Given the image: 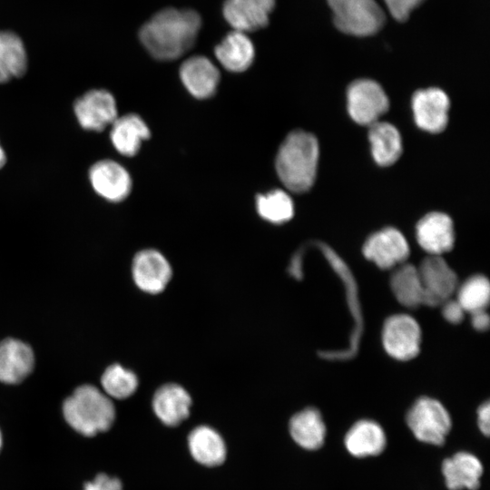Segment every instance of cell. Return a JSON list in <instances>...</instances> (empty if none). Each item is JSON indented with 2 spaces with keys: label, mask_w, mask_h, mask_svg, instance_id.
Masks as SVG:
<instances>
[{
  "label": "cell",
  "mask_w": 490,
  "mask_h": 490,
  "mask_svg": "<svg viewBox=\"0 0 490 490\" xmlns=\"http://www.w3.org/2000/svg\"><path fill=\"white\" fill-rule=\"evenodd\" d=\"M371 152L380 166L395 163L402 153V139L397 129L385 122H377L369 126Z\"/></svg>",
  "instance_id": "obj_25"
},
{
  "label": "cell",
  "mask_w": 490,
  "mask_h": 490,
  "mask_svg": "<svg viewBox=\"0 0 490 490\" xmlns=\"http://www.w3.org/2000/svg\"><path fill=\"white\" fill-rule=\"evenodd\" d=\"M27 69V55L22 40L12 32H0V83L18 78Z\"/></svg>",
  "instance_id": "obj_28"
},
{
  "label": "cell",
  "mask_w": 490,
  "mask_h": 490,
  "mask_svg": "<svg viewBox=\"0 0 490 490\" xmlns=\"http://www.w3.org/2000/svg\"><path fill=\"white\" fill-rule=\"evenodd\" d=\"M362 251L379 269L389 270L404 263L410 253L405 236L395 228H385L371 234Z\"/></svg>",
  "instance_id": "obj_10"
},
{
  "label": "cell",
  "mask_w": 490,
  "mask_h": 490,
  "mask_svg": "<svg viewBox=\"0 0 490 490\" xmlns=\"http://www.w3.org/2000/svg\"><path fill=\"white\" fill-rule=\"evenodd\" d=\"M201 24V16L194 10L165 8L142 25L140 40L153 58L175 60L192 47Z\"/></svg>",
  "instance_id": "obj_1"
},
{
  "label": "cell",
  "mask_w": 490,
  "mask_h": 490,
  "mask_svg": "<svg viewBox=\"0 0 490 490\" xmlns=\"http://www.w3.org/2000/svg\"><path fill=\"white\" fill-rule=\"evenodd\" d=\"M101 384L107 396L116 399H124L135 392L138 378L132 371L119 364H113L103 372Z\"/></svg>",
  "instance_id": "obj_31"
},
{
  "label": "cell",
  "mask_w": 490,
  "mask_h": 490,
  "mask_svg": "<svg viewBox=\"0 0 490 490\" xmlns=\"http://www.w3.org/2000/svg\"><path fill=\"white\" fill-rule=\"evenodd\" d=\"M466 311L456 299H449L442 304V314L446 320L452 324L460 323Z\"/></svg>",
  "instance_id": "obj_34"
},
{
  "label": "cell",
  "mask_w": 490,
  "mask_h": 490,
  "mask_svg": "<svg viewBox=\"0 0 490 490\" xmlns=\"http://www.w3.org/2000/svg\"><path fill=\"white\" fill-rule=\"evenodd\" d=\"M348 111L358 124L370 126L389 107L388 98L383 88L370 79H358L350 83L347 92Z\"/></svg>",
  "instance_id": "obj_6"
},
{
  "label": "cell",
  "mask_w": 490,
  "mask_h": 490,
  "mask_svg": "<svg viewBox=\"0 0 490 490\" xmlns=\"http://www.w3.org/2000/svg\"><path fill=\"white\" fill-rule=\"evenodd\" d=\"M132 272L136 286L150 294L162 292L172 278L170 263L152 249L141 250L134 256Z\"/></svg>",
  "instance_id": "obj_13"
},
{
  "label": "cell",
  "mask_w": 490,
  "mask_h": 490,
  "mask_svg": "<svg viewBox=\"0 0 490 490\" xmlns=\"http://www.w3.org/2000/svg\"><path fill=\"white\" fill-rule=\"evenodd\" d=\"M390 288L397 300L409 309L423 305V288L417 267L402 263L390 277Z\"/></svg>",
  "instance_id": "obj_27"
},
{
  "label": "cell",
  "mask_w": 490,
  "mask_h": 490,
  "mask_svg": "<svg viewBox=\"0 0 490 490\" xmlns=\"http://www.w3.org/2000/svg\"><path fill=\"white\" fill-rule=\"evenodd\" d=\"M256 209L263 220L275 224L289 221L294 214L291 197L279 189L259 194L256 198Z\"/></svg>",
  "instance_id": "obj_29"
},
{
  "label": "cell",
  "mask_w": 490,
  "mask_h": 490,
  "mask_svg": "<svg viewBox=\"0 0 490 490\" xmlns=\"http://www.w3.org/2000/svg\"><path fill=\"white\" fill-rule=\"evenodd\" d=\"M289 432L298 445L315 450L324 443L326 427L318 410L309 407L291 417Z\"/></svg>",
  "instance_id": "obj_26"
},
{
  "label": "cell",
  "mask_w": 490,
  "mask_h": 490,
  "mask_svg": "<svg viewBox=\"0 0 490 490\" xmlns=\"http://www.w3.org/2000/svg\"><path fill=\"white\" fill-rule=\"evenodd\" d=\"M75 117L82 128L101 132L118 117L113 95L104 89L90 90L80 96L74 104Z\"/></svg>",
  "instance_id": "obj_9"
},
{
  "label": "cell",
  "mask_w": 490,
  "mask_h": 490,
  "mask_svg": "<svg viewBox=\"0 0 490 490\" xmlns=\"http://www.w3.org/2000/svg\"><path fill=\"white\" fill-rule=\"evenodd\" d=\"M89 180L94 191L112 202L125 200L132 190L128 171L119 162L109 159L98 161L91 166Z\"/></svg>",
  "instance_id": "obj_11"
},
{
  "label": "cell",
  "mask_w": 490,
  "mask_h": 490,
  "mask_svg": "<svg viewBox=\"0 0 490 490\" xmlns=\"http://www.w3.org/2000/svg\"><path fill=\"white\" fill-rule=\"evenodd\" d=\"M471 323L476 330H487L489 328V316L485 309L471 313Z\"/></svg>",
  "instance_id": "obj_36"
},
{
  "label": "cell",
  "mask_w": 490,
  "mask_h": 490,
  "mask_svg": "<svg viewBox=\"0 0 490 490\" xmlns=\"http://www.w3.org/2000/svg\"><path fill=\"white\" fill-rule=\"evenodd\" d=\"M34 355L31 347L16 338L0 341V381L18 384L33 371Z\"/></svg>",
  "instance_id": "obj_17"
},
{
  "label": "cell",
  "mask_w": 490,
  "mask_h": 490,
  "mask_svg": "<svg viewBox=\"0 0 490 490\" xmlns=\"http://www.w3.org/2000/svg\"><path fill=\"white\" fill-rule=\"evenodd\" d=\"M1 446H2V435H1V432H0V449H1Z\"/></svg>",
  "instance_id": "obj_38"
},
{
  "label": "cell",
  "mask_w": 490,
  "mask_h": 490,
  "mask_svg": "<svg viewBox=\"0 0 490 490\" xmlns=\"http://www.w3.org/2000/svg\"><path fill=\"white\" fill-rule=\"evenodd\" d=\"M334 25L340 32L358 37L378 33L386 15L376 0H327Z\"/></svg>",
  "instance_id": "obj_4"
},
{
  "label": "cell",
  "mask_w": 490,
  "mask_h": 490,
  "mask_svg": "<svg viewBox=\"0 0 490 490\" xmlns=\"http://www.w3.org/2000/svg\"><path fill=\"white\" fill-rule=\"evenodd\" d=\"M191 399L189 393L177 384L159 387L152 398V408L157 417L170 426H178L190 413Z\"/></svg>",
  "instance_id": "obj_19"
},
{
  "label": "cell",
  "mask_w": 490,
  "mask_h": 490,
  "mask_svg": "<svg viewBox=\"0 0 490 490\" xmlns=\"http://www.w3.org/2000/svg\"><path fill=\"white\" fill-rule=\"evenodd\" d=\"M318 156V142L313 134L301 130L289 132L276 155L279 179L290 191H309L317 176Z\"/></svg>",
  "instance_id": "obj_2"
},
{
  "label": "cell",
  "mask_w": 490,
  "mask_h": 490,
  "mask_svg": "<svg viewBox=\"0 0 490 490\" xmlns=\"http://www.w3.org/2000/svg\"><path fill=\"white\" fill-rule=\"evenodd\" d=\"M219 63L232 73L246 71L255 56L254 45L243 32L233 30L225 35L214 49Z\"/></svg>",
  "instance_id": "obj_20"
},
{
  "label": "cell",
  "mask_w": 490,
  "mask_h": 490,
  "mask_svg": "<svg viewBox=\"0 0 490 490\" xmlns=\"http://www.w3.org/2000/svg\"><path fill=\"white\" fill-rule=\"evenodd\" d=\"M274 5L275 0H226L222 14L234 30L246 34L265 27Z\"/></svg>",
  "instance_id": "obj_14"
},
{
  "label": "cell",
  "mask_w": 490,
  "mask_h": 490,
  "mask_svg": "<svg viewBox=\"0 0 490 490\" xmlns=\"http://www.w3.org/2000/svg\"><path fill=\"white\" fill-rule=\"evenodd\" d=\"M456 300L466 312L470 314L487 308L490 297V285L487 278L474 275L466 279L456 289Z\"/></svg>",
  "instance_id": "obj_30"
},
{
  "label": "cell",
  "mask_w": 490,
  "mask_h": 490,
  "mask_svg": "<svg viewBox=\"0 0 490 490\" xmlns=\"http://www.w3.org/2000/svg\"><path fill=\"white\" fill-rule=\"evenodd\" d=\"M407 423L420 441L441 446L451 428L447 410L437 400L426 397L417 399L407 414Z\"/></svg>",
  "instance_id": "obj_5"
},
{
  "label": "cell",
  "mask_w": 490,
  "mask_h": 490,
  "mask_svg": "<svg viewBox=\"0 0 490 490\" xmlns=\"http://www.w3.org/2000/svg\"><path fill=\"white\" fill-rule=\"evenodd\" d=\"M417 270L423 288V305H442L451 299L458 287L456 272L441 256H427Z\"/></svg>",
  "instance_id": "obj_8"
},
{
  "label": "cell",
  "mask_w": 490,
  "mask_h": 490,
  "mask_svg": "<svg viewBox=\"0 0 490 490\" xmlns=\"http://www.w3.org/2000/svg\"><path fill=\"white\" fill-rule=\"evenodd\" d=\"M150 135L147 124L135 113L117 117L111 125L112 144L123 156H134L139 152L142 142L150 138Z\"/></svg>",
  "instance_id": "obj_21"
},
{
  "label": "cell",
  "mask_w": 490,
  "mask_h": 490,
  "mask_svg": "<svg viewBox=\"0 0 490 490\" xmlns=\"http://www.w3.org/2000/svg\"><path fill=\"white\" fill-rule=\"evenodd\" d=\"M348 451L364 457L380 454L386 446V436L381 426L371 420H360L354 424L345 436Z\"/></svg>",
  "instance_id": "obj_23"
},
{
  "label": "cell",
  "mask_w": 490,
  "mask_h": 490,
  "mask_svg": "<svg viewBox=\"0 0 490 490\" xmlns=\"http://www.w3.org/2000/svg\"><path fill=\"white\" fill-rule=\"evenodd\" d=\"M442 472L450 490L468 488L475 490L480 484L483 466L473 455L459 452L451 458H446L442 464Z\"/></svg>",
  "instance_id": "obj_22"
},
{
  "label": "cell",
  "mask_w": 490,
  "mask_h": 490,
  "mask_svg": "<svg viewBox=\"0 0 490 490\" xmlns=\"http://www.w3.org/2000/svg\"><path fill=\"white\" fill-rule=\"evenodd\" d=\"M416 236L420 247L429 255L441 256L454 247L453 221L446 213H427L417 222Z\"/></svg>",
  "instance_id": "obj_15"
},
{
  "label": "cell",
  "mask_w": 490,
  "mask_h": 490,
  "mask_svg": "<svg viewBox=\"0 0 490 490\" xmlns=\"http://www.w3.org/2000/svg\"><path fill=\"white\" fill-rule=\"evenodd\" d=\"M425 0H384L391 16L398 21L405 22L410 14Z\"/></svg>",
  "instance_id": "obj_32"
},
{
  "label": "cell",
  "mask_w": 490,
  "mask_h": 490,
  "mask_svg": "<svg viewBox=\"0 0 490 490\" xmlns=\"http://www.w3.org/2000/svg\"><path fill=\"white\" fill-rule=\"evenodd\" d=\"M5 162H6V155L3 147L0 145V169L5 164Z\"/></svg>",
  "instance_id": "obj_37"
},
{
  "label": "cell",
  "mask_w": 490,
  "mask_h": 490,
  "mask_svg": "<svg viewBox=\"0 0 490 490\" xmlns=\"http://www.w3.org/2000/svg\"><path fill=\"white\" fill-rule=\"evenodd\" d=\"M180 78L187 91L197 99L211 97L220 83V72L203 55L186 59L180 67Z\"/></svg>",
  "instance_id": "obj_16"
},
{
  "label": "cell",
  "mask_w": 490,
  "mask_h": 490,
  "mask_svg": "<svg viewBox=\"0 0 490 490\" xmlns=\"http://www.w3.org/2000/svg\"><path fill=\"white\" fill-rule=\"evenodd\" d=\"M477 416L478 426L481 432L487 436L490 431V404L488 401L485 402L479 407Z\"/></svg>",
  "instance_id": "obj_35"
},
{
  "label": "cell",
  "mask_w": 490,
  "mask_h": 490,
  "mask_svg": "<svg viewBox=\"0 0 490 490\" xmlns=\"http://www.w3.org/2000/svg\"><path fill=\"white\" fill-rule=\"evenodd\" d=\"M84 490H122V483L118 478L100 474L93 481L84 485Z\"/></svg>",
  "instance_id": "obj_33"
},
{
  "label": "cell",
  "mask_w": 490,
  "mask_h": 490,
  "mask_svg": "<svg viewBox=\"0 0 490 490\" xmlns=\"http://www.w3.org/2000/svg\"><path fill=\"white\" fill-rule=\"evenodd\" d=\"M382 343L386 352L395 359L405 361L414 358L421 345L418 322L403 313L388 317L382 328Z\"/></svg>",
  "instance_id": "obj_7"
},
{
  "label": "cell",
  "mask_w": 490,
  "mask_h": 490,
  "mask_svg": "<svg viewBox=\"0 0 490 490\" xmlns=\"http://www.w3.org/2000/svg\"><path fill=\"white\" fill-rule=\"evenodd\" d=\"M449 99L438 88L418 90L412 97V110L416 125L424 131L437 133L448 122Z\"/></svg>",
  "instance_id": "obj_12"
},
{
  "label": "cell",
  "mask_w": 490,
  "mask_h": 490,
  "mask_svg": "<svg viewBox=\"0 0 490 490\" xmlns=\"http://www.w3.org/2000/svg\"><path fill=\"white\" fill-rule=\"evenodd\" d=\"M63 413L66 422L85 436L107 431L115 417V408L111 399L92 385H82L75 388L64 400Z\"/></svg>",
  "instance_id": "obj_3"
},
{
  "label": "cell",
  "mask_w": 490,
  "mask_h": 490,
  "mask_svg": "<svg viewBox=\"0 0 490 490\" xmlns=\"http://www.w3.org/2000/svg\"><path fill=\"white\" fill-rule=\"evenodd\" d=\"M188 445L192 457L206 466H216L223 463L226 447L222 437L210 426H201L193 429Z\"/></svg>",
  "instance_id": "obj_24"
},
{
  "label": "cell",
  "mask_w": 490,
  "mask_h": 490,
  "mask_svg": "<svg viewBox=\"0 0 490 490\" xmlns=\"http://www.w3.org/2000/svg\"><path fill=\"white\" fill-rule=\"evenodd\" d=\"M322 253H324L326 259L328 260L329 264L333 269L338 273L344 283L346 284L347 297L349 304V308L354 317L355 327L354 331L350 339V347L343 351H329L323 352L321 354L325 358L331 359H347L351 358L358 350V338L360 337L362 320L359 309V303L358 301L357 288L354 281V279L341 259L331 250L328 246L323 243L317 244Z\"/></svg>",
  "instance_id": "obj_18"
}]
</instances>
